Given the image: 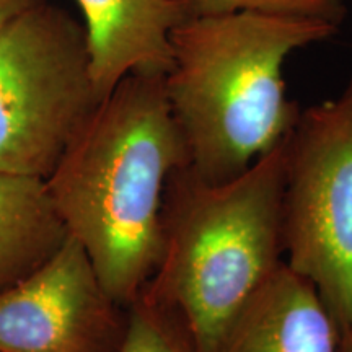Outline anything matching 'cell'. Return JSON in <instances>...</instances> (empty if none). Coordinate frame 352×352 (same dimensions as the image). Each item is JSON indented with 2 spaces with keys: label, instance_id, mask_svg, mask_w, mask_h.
<instances>
[{
  "label": "cell",
  "instance_id": "1",
  "mask_svg": "<svg viewBox=\"0 0 352 352\" xmlns=\"http://www.w3.org/2000/svg\"><path fill=\"white\" fill-rule=\"evenodd\" d=\"M186 165L165 74L134 72L96 104L44 179L67 235L121 305L129 307L155 274L165 188Z\"/></svg>",
  "mask_w": 352,
  "mask_h": 352
},
{
  "label": "cell",
  "instance_id": "2",
  "mask_svg": "<svg viewBox=\"0 0 352 352\" xmlns=\"http://www.w3.org/2000/svg\"><path fill=\"white\" fill-rule=\"evenodd\" d=\"M338 30L323 19L252 12L176 25L165 85L189 168L206 182H227L276 147L300 113L285 91V60Z\"/></svg>",
  "mask_w": 352,
  "mask_h": 352
},
{
  "label": "cell",
  "instance_id": "3",
  "mask_svg": "<svg viewBox=\"0 0 352 352\" xmlns=\"http://www.w3.org/2000/svg\"><path fill=\"white\" fill-rule=\"evenodd\" d=\"M284 192L285 138L227 182L189 165L168 178L160 263L140 294L178 311L201 352L285 263Z\"/></svg>",
  "mask_w": 352,
  "mask_h": 352
},
{
  "label": "cell",
  "instance_id": "4",
  "mask_svg": "<svg viewBox=\"0 0 352 352\" xmlns=\"http://www.w3.org/2000/svg\"><path fill=\"white\" fill-rule=\"evenodd\" d=\"M83 25L34 6L0 30V175L46 179L100 103Z\"/></svg>",
  "mask_w": 352,
  "mask_h": 352
},
{
  "label": "cell",
  "instance_id": "5",
  "mask_svg": "<svg viewBox=\"0 0 352 352\" xmlns=\"http://www.w3.org/2000/svg\"><path fill=\"white\" fill-rule=\"evenodd\" d=\"M285 263L318 290L340 333L352 328V77L300 109L285 135Z\"/></svg>",
  "mask_w": 352,
  "mask_h": 352
},
{
  "label": "cell",
  "instance_id": "6",
  "mask_svg": "<svg viewBox=\"0 0 352 352\" xmlns=\"http://www.w3.org/2000/svg\"><path fill=\"white\" fill-rule=\"evenodd\" d=\"M127 307L109 296L77 240L0 290V352H120Z\"/></svg>",
  "mask_w": 352,
  "mask_h": 352
},
{
  "label": "cell",
  "instance_id": "7",
  "mask_svg": "<svg viewBox=\"0 0 352 352\" xmlns=\"http://www.w3.org/2000/svg\"><path fill=\"white\" fill-rule=\"evenodd\" d=\"M83 15L90 74L103 100L122 77L166 74L170 36L186 19L176 0H76Z\"/></svg>",
  "mask_w": 352,
  "mask_h": 352
},
{
  "label": "cell",
  "instance_id": "8",
  "mask_svg": "<svg viewBox=\"0 0 352 352\" xmlns=\"http://www.w3.org/2000/svg\"><path fill=\"white\" fill-rule=\"evenodd\" d=\"M340 334L315 285L284 263L233 318L214 352H336Z\"/></svg>",
  "mask_w": 352,
  "mask_h": 352
},
{
  "label": "cell",
  "instance_id": "9",
  "mask_svg": "<svg viewBox=\"0 0 352 352\" xmlns=\"http://www.w3.org/2000/svg\"><path fill=\"white\" fill-rule=\"evenodd\" d=\"M65 239L43 179L0 175V290L41 266Z\"/></svg>",
  "mask_w": 352,
  "mask_h": 352
},
{
  "label": "cell",
  "instance_id": "10",
  "mask_svg": "<svg viewBox=\"0 0 352 352\" xmlns=\"http://www.w3.org/2000/svg\"><path fill=\"white\" fill-rule=\"evenodd\" d=\"M120 352L201 351L178 311L139 294L127 307V329Z\"/></svg>",
  "mask_w": 352,
  "mask_h": 352
},
{
  "label": "cell",
  "instance_id": "11",
  "mask_svg": "<svg viewBox=\"0 0 352 352\" xmlns=\"http://www.w3.org/2000/svg\"><path fill=\"white\" fill-rule=\"evenodd\" d=\"M186 16H219L232 13H272L323 19L340 25L344 0H176Z\"/></svg>",
  "mask_w": 352,
  "mask_h": 352
},
{
  "label": "cell",
  "instance_id": "12",
  "mask_svg": "<svg viewBox=\"0 0 352 352\" xmlns=\"http://www.w3.org/2000/svg\"><path fill=\"white\" fill-rule=\"evenodd\" d=\"M47 0H0V30L20 13Z\"/></svg>",
  "mask_w": 352,
  "mask_h": 352
},
{
  "label": "cell",
  "instance_id": "13",
  "mask_svg": "<svg viewBox=\"0 0 352 352\" xmlns=\"http://www.w3.org/2000/svg\"><path fill=\"white\" fill-rule=\"evenodd\" d=\"M336 352H352V328L340 334V342H338Z\"/></svg>",
  "mask_w": 352,
  "mask_h": 352
}]
</instances>
